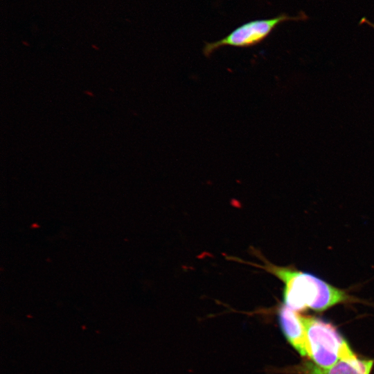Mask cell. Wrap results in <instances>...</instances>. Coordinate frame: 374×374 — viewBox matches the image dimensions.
<instances>
[{
	"label": "cell",
	"mask_w": 374,
	"mask_h": 374,
	"mask_svg": "<svg viewBox=\"0 0 374 374\" xmlns=\"http://www.w3.org/2000/svg\"><path fill=\"white\" fill-rule=\"evenodd\" d=\"M262 265H254L275 276L283 285V302L298 312L306 309L325 310L350 300L346 292L320 278L289 267L276 265L259 256Z\"/></svg>",
	"instance_id": "6da1fadb"
},
{
	"label": "cell",
	"mask_w": 374,
	"mask_h": 374,
	"mask_svg": "<svg viewBox=\"0 0 374 374\" xmlns=\"http://www.w3.org/2000/svg\"><path fill=\"white\" fill-rule=\"evenodd\" d=\"M301 319L307 335L310 359L316 365L328 368L339 359L358 358L331 323L312 316L301 315Z\"/></svg>",
	"instance_id": "7a4b0ae2"
},
{
	"label": "cell",
	"mask_w": 374,
	"mask_h": 374,
	"mask_svg": "<svg viewBox=\"0 0 374 374\" xmlns=\"http://www.w3.org/2000/svg\"><path fill=\"white\" fill-rule=\"evenodd\" d=\"M308 19V15L301 12L296 16L280 14L269 19L252 20L238 26L221 39L206 42L202 51L206 57H209L223 46L251 47L265 40L280 24L287 21H305Z\"/></svg>",
	"instance_id": "3957f363"
},
{
	"label": "cell",
	"mask_w": 374,
	"mask_h": 374,
	"mask_svg": "<svg viewBox=\"0 0 374 374\" xmlns=\"http://www.w3.org/2000/svg\"><path fill=\"white\" fill-rule=\"evenodd\" d=\"M280 329L290 345L302 356L310 359V350L301 314L283 305L278 311Z\"/></svg>",
	"instance_id": "277c9868"
},
{
	"label": "cell",
	"mask_w": 374,
	"mask_h": 374,
	"mask_svg": "<svg viewBox=\"0 0 374 374\" xmlns=\"http://www.w3.org/2000/svg\"><path fill=\"white\" fill-rule=\"evenodd\" d=\"M373 366L372 359L357 358L339 359L334 365L322 368L312 361H305L296 368L300 374H370Z\"/></svg>",
	"instance_id": "5b68a950"
},
{
	"label": "cell",
	"mask_w": 374,
	"mask_h": 374,
	"mask_svg": "<svg viewBox=\"0 0 374 374\" xmlns=\"http://www.w3.org/2000/svg\"><path fill=\"white\" fill-rule=\"evenodd\" d=\"M360 23H361V24H368V26H370L371 27H372V28H374V23L370 21L368 19H367L365 18V17H363V18L361 19Z\"/></svg>",
	"instance_id": "8992f818"
}]
</instances>
